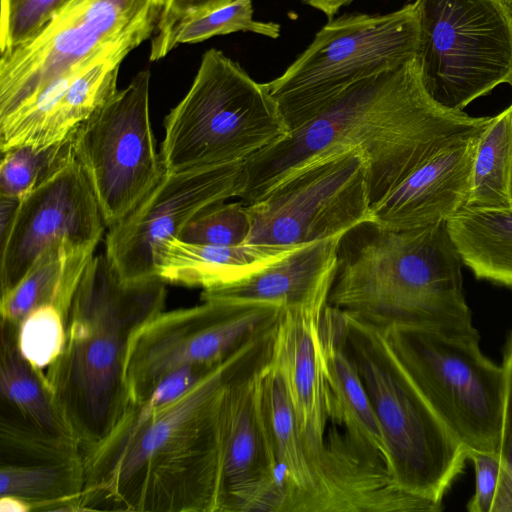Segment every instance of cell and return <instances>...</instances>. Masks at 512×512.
Returning <instances> with one entry per match:
<instances>
[{"label":"cell","instance_id":"9c48e42d","mask_svg":"<svg viewBox=\"0 0 512 512\" xmlns=\"http://www.w3.org/2000/svg\"><path fill=\"white\" fill-rule=\"evenodd\" d=\"M163 0H69L39 32L0 54V119L74 67L154 35Z\"/></svg>","mask_w":512,"mask_h":512},{"label":"cell","instance_id":"f1b7e54d","mask_svg":"<svg viewBox=\"0 0 512 512\" xmlns=\"http://www.w3.org/2000/svg\"><path fill=\"white\" fill-rule=\"evenodd\" d=\"M0 447L9 463L59 464L83 459L73 436L39 428L8 410L0 418Z\"/></svg>","mask_w":512,"mask_h":512},{"label":"cell","instance_id":"ba28073f","mask_svg":"<svg viewBox=\"0 0 512 512\" xmlns=\"http://www.w3.org/2000/svg\"><path fill=\"white\" fill-rule=\"evenodd\" d=\"M422 84L453 111L512 86V9L505 0H414Z\"/></svg>","mask_w":512,"mask_h":512},{"label":"cell","instance_id":"e0dca14e","mask_svg":"<svg viewBox=\"0 0 512 512\" xmlns=\"http://www.w3.org/2000/svg\"><path fill=\"white\" fill-rule=\"evenodd\" d=\"M105 226L92 187L74 158L20 200L12 227L1 242V294L13 288L56 243L96 248Z\"/></svg>","mask_w":512,"mask_h":512},{"label":"cell","instance_id":"7c38bea8","mask_svg":"<svg viewBox=\"0 0 512 512\" xmlns=\"http://www.w3.org/2000/svg\"><path fill=\"white\" fill-rule=\"evenodd\" d=\"M247 208L251 220L247 244L296 248L340 238L372 219L367 155L351 148L318 158Z\"/></svg>","mask_w":512,"mask_h":512},{"label":"cell","instance_id":"83f0119b","mask_svg":"<svg viewBox=\"0 0 512 512\" xmlns=\"http://www.w3.org/2000/svg\"><path fill=\"white\" fill-rule=\"evenodd\" d=\"M512 103L479 137L472 168L471 190L465 208L512 207Z\"/></svg>","mask_w":512,"mask_h":512},{"label":"cell","instance_id":"277c9868","mask_svg":"<svg viewBox=\"0 0 512 512\" xmlns=\"http://www.w3.org/2000/svg\"><path fill=\"white\" fill-rule=\"evenodd\" d=\"M166 282L125 281L105 252L93 256L74 294L59 358L44 372L82 456L102 442L132 404L124 379L133 334L160 312Z\"/></svg>","mask_w":512,"mask_h":512},{"label":"cell","instance_id":"9a60e30c","mask_svg":"<svg viewBox=\"0 0 512 512\" xmlns=\"http://www.w3.org/2000/svg\"><path fill=\"white\" fill-rule=\"evenodd\" d=\"M243 162L165 173L122 221L109 227L105 254L125 281L156 275L153 249L207 208L239 197Z\"/></svg>","mask_w":512,"mask_h":512},{"label":"cell","instance_id":"d590c367","mask_svg":"<svg viewBox=\"0 0 512 512\" xmlns=\"http://www.w3.org/2000/svg\"><path fill=\"white\" fill-rule=\"evenodd\" d=\"M468 460L475 467V494L467 504L469 512H491L501 470L500 455L469 451Z\"/></svg>","mask_w":512,"mask_h":512},{"label":"cell","instance_id":"74e56055","mask_svg":"<svg viewBox=\"0 0 512 512\" xmlns=\"http://www.w3.org/2000/svg\"><path fill=\"white\" fill-rule=\"evenodd\" d=\"M491 512H512V473L502 465Z\"/></svg>","mask_w":512,"mask_h":512},{"label":"cell","instance_id":"8992f818","mask_svg":"<svg viewBox=\"0 0 512 512\" xmlns=\"http://www.w3.org/2000/svg\"><path fill=\"white\" fill-rule=\"evenodd\" d=\"M165 173L246 161L288 133L264 83L222 51L207 50L184 98L164 120Z\"/></svg>","mask_w":512,"mask_h":512},{"label":"cell","instance_id":"ac0fdd59","mask_svg":"<svg viewBox=\"0 0 512 512\" xmlns=\"http://www.w3.org/2000/svg\"><path fill=\"white\" fill-rule=\"evenodd\" d=\"M119 48L57 77L33 98L0 119V151L26 146L41 150L69 140L118 90Z\"/></svg>","mask_w":512,"mask_h":512},{"label":"cell","instance_id":"52a82bcc","mask_svg":"<svg viewBox=\"0 0 512 512\" xmlns=\"http://www.w3.org/2000/svg\"><path fill=\"white\" fill-rule=\"evenodd\" d=\"M414 2L388 14L351 13L330 19L277 78L264 83L288 132L349 85L417 57Z\"/></svg>","mask_w":512,"mask_h":512},{"label":"cell","instance_id":"ffe728a7","mask_svg":"<svg viewBox=\"0 0 512 512\" xmlns=\"http://www.w3.org/2000/svg\"><path fill=\"white\" fill-rule=\"evenodd\" d=\"M340 238L300 246L246 277L203 289L201 299L271 303L286 309L328 302Z\"/></svg>","mask_w":512,"mask_h":512},{"label":"cell","instance_id":"4316f807","mask_svg":"<svg viewBox=\"0 0 512 512\" xmlns=\"http://www.w3.org/2000/svg\"><path fill=\"white\" fill-rule=\"evenodd\" d=\"M83 459L59 464L1 462L0 496L29 504L31 511H79Z\"/></svg>","mask_w":512,"mask_h":512},{"label":"cell","instance_id":"3957f363","mask_svg":"<svg viewBox=\"0 0 512 512\" xmlns=\"http://www.w3.org/2000/svg\"><path fill=\"white\" fill-rule=\"evenodd\" d=\"M446 221L411 229L373 219L342 235L328 305L379 330L416 327L480 341Z\"/></svg>","mask_w":512,"mask_h":512},{"label":"cell","instance_id":"e575fe53","mask_svg":"<svg viewBox=\"0 0 512 512\" xmlns=\"http://www.w3.org/2000/svg\"><path fill=\"white\" fill-rule=\"evenodd\" d=\"M234 0H163L160 19L152 36L150 60H160V53L172 29L185 19L223 7Z\"/></svg>","mask_w":512,"mask_h":512},{"label":"cell","instance_id":"2e32d148","mask_svg":"<svg viewBox=\"0 0 512 512\" xmlns=\"http://www.w3.org/2000/svg\"><path fill=\"white\" fill-rule=\"evenodd\" d=\"M267 362L237 376L225 392L220 512L284 510L282 478L263 400Z\"/></svg>","mask_w":512,"mask_h":512},{"label":"cell","instance_id":"5bb4252c","mask_svg":"<svg viewBox=\"0 0 512 512\" xmlns=\"http://www.w3.org/2000/svg\"><path fill=\"white\" fill-rule=\"evenodd\" d=\"M327 302L286 309L277 324L271 359L280 370L295 414L300 440L315 472L323 511L343 506L351 485L332 439V393L319 346L320 319Z\"/></svg>","mask_w":512,"mask_h":512},{"label":"cell","instance_id":"30bf717a","mask_svg":"<svg viewBox=\"0 0 512 512\" xmlns=\"http://www.w3.org/2000/svg\"><path fill=\"white\" fill-rule=\"evenodd\" d=\"M382 331V330H381ZM424 398L467 451L500 455L504 375L480 341L394 326L382 331Z\"/></svg>","mask_w":512,"mask_h":512},{"label":"cell","instance_id":"4dcf8cb0","mask_svg":"<svg viewBox=\"0 0 512 512\" xmlns=\"http://www.w3.org/2000/svg\"><path fill=\"white\" fill-rule=\"evenodd\" d=\"M1 154L0 195L19 200L75 158L72 137L41 150L20 146Z\"/></svg>","mask_w":512,"mask_h":512},{"label":"cell","instance_id":"b9f144b4","mask_svg":"<svg viewBox=\"0 0 512 512\" xmlns=\"http://www.w3.org/2000/svg\"><path fill=\"white\" fill-rule=\"evenodd\" d=\"M505 1L509 4V6H510V7H511V9H512V0H505Z\"/></svg>","mask_w":512,"mask_h":512},{"label":"cell","instance_id":"60d3db41","mask_svg":"<svg viewBox=\"0 0 512 512\" xmlns=\"http://www.w3.org/2000/svg\"><path fill=\"white\" fill-rule=\"evenodd\" d=\"M31 511L29 504L25 501L10 495L0 496V512H28Z\"/></svg>","mask_w":512,"mask_h":512},{"label":"cell","instance_id":"603a6c76","mask_svg":"<svg viewBox=\"0 0 512 512\" xmlns=\"http://www.w3.org/2000/svg\"><path fill=\"white\" fill-rule=\"evenodd\" d=\"M263 400L282 478L283 512H320L317 478L301 443L283 376L271 356L263 372Z\"/></svg>","mask_w":512,"mask_h":512},{"label":"cell","instance_id":"836d02e7","mask_svg":"<svg viewBox=\"0 0 512 512\" xmlns=\"http://www.w3.org/2000/svg\"><path fill=\"white\" fill-rule=\"evenodd\" d=\"M69 0H1L0 54L26 42Z\"/></svg>","mask_w":512,"mask_h":512},{"label":"cell","instance_id":"1f68e13d","mask_svg":"<svg viewBox=\"0 0 512 512\" xmlns=\"http://www.w3.org/2000/svg\"><path fill=\"white\" fill-rule=\"evenodd\" d=\"M16 340L22 357L35 370L44 373L64 349L65 317L54 305L40 306L20 321Z\"/></svg>","mask_w":512,"mask_h":512},{"label":"cell","instance_id":"8fae6325","mask_svg":"<svg viewBox=\"0 0 512 512\" xmlns=\"http://www.w3.org/2000/svg\"><path fill=\"white\" fill-rule=\"evenodd\" d=\"M285 307L220 299L162 311L128 345L124 379L132 405L144 401L173 372L213 368L277 325Z\"/></svg>","mask_w":512,"mask_h":512},{"label":"cell","instance_id":"d6a6232c","mask_svg":"<svg viewBox=\"0 0 512 512\" xmlns=\"http://www.w3.org/2000/svg\"><path fill=\"white\" fill-rule=\"evenodd\" d=\"M251 220L247 205L239 202L218 203L193 218L178 239L200 245L232 246L244 244Z\"/></svg>","mask_w":512,"mask_h":512},{"label":"cell","instance_id":"d6986e66","mask_svg":"<svg viewBox=\"0 0 512 512\" xmlns=\"http://www.w3.org/2000/svg\"><path fill=\"white\" fill-rule=\"evenodd\" d=\"M480 136L456 140L425 159L372 210V219L411 229L446 221L464 209Z\"/></svg>","mask_w":512,"mask_h":512},{"label":"cell","instance_id":"5b68a950","mask_svg":"<svg viewBox=\"0 0 512 512\" xmlns=\"http://www.w3.org/2000/svg\"><path fill=\"white\" fill-rule=\"evenodd\" d=\"M334 310L345 349L383 431L392 482L404 492L442 502L464 470L467 449L424 398L383 332Z\"/></svg>","mask_w":512,"mask_h":512},{"label":"cell","instance_id":"f35d334b","mask_svg":"<svg viewBox=\"0 0 512 512\" xmlns=\"http://www.w3.org/2000/svg\"><path fill=\"white\" fill-rule=\"evenodd\" d=\"M20 200L0 195V238L1 242L8 235L14 222Z\"/></svg>","mask_w":512,"mask_h":512},{"label":"cell","instance_id":"4fadbf2b","mask_svg":"<svg viewBox=\"0 0 512 512\" xmlns=\"http://www.w3.org/2000/svg\"><path fill=\"white\" fill-rule=\"evenodd\" d=\"M150 71L117 90L72 136L106 226L122 221L165 174L149 110Z\"/></svg>","mask_w":512,"mask_h":512},{"label":"cell","instance_id":"d4e9b609","mask_svg":"<svg viewBox=\"0 0 512 512\" xmlns=\"http://www.w3.org/2000/svg\"><path fill=\"white\" fill-rule=\"evenodd\" d=\"M446 225L463 265L477 279L512 288V207L464 208Z\"/></svg>","mask_w":512,"mask_h":512},{"label":"cell","instance_id":"ab89813d","mask_svg":"<svg viewBox=\"0 0 512 512\" xmlns=\"http://www.w3.org/2000/svg\"><path fill=\"white\" fill-rule=\"evenodd\" d=\"M304 4L309 5L322 13L328 19H333L340 8L353 2L354 0H301Z\"/></svg>","mask_w":512,"mask_h":512},{"label":"cell","instance_id":"f546056e","mask_svg":"<svg viewBox=\"0 0 512 512\" xmlns=\"http://www.w3.org/2000/svg\"><path fill=\"white\" fill-rule=\"evenodd\" d=\"M253 12L252 0H234L223 7L183 20L170 32L160 59L180 44L198 43L218 35L252 32L272 39L280 36L279 24L255 20Z\"/></svg>","mask_w":512,"mask_h":512},{"label":"cell","instance_id":"7a4b0ae2","mask_svg":"<svg viewBox=\"0 0 512 512\" xmlns=\"http://www.w3.org/2000/svg\"><path fill=\"white\" fill-rule=\"evenodd\" d=\"M492 118L437 104L422 84L416 57L349 85L249 157L238 198L249 205L302 166L360 148L368 158L373 210L425 159L456 140L481 135Z\"/></svg>","mask_w":512,"mask_h":512},{"label":"cell","instance_id":"cb8c5ba5","mask_svg":"<svg viewBox=\"0 0 512 512\" xmlns=\"http://www.w3.org/2000/svg\"><path fill=\"white\" fill-rule=\"evenodd\" d=\"M95 249L69 241L46 249L19 282L1 294V322L18 326L26 315L43 305L56 306L66 320L78 284Z\"/></svg>","mask_w":512,"mask_h":512},{"label":"cell","instance_id":"6da1fadb","mask_svg":"<svg viewBox=\"0 0 512 512\" xmlns=\"http://www.w3.org/2000/svg\"><path fill=\"white\" fill-rule=\"evenodd\" d=\"M276 326L179 396L169 379L83 454L79 511L220 512L226 388L271 356Z\"/></svg>","mask_w":512,"mask_h":512},{"label":"cell","instance_id":"8d00e7d4","mask_svg":"<svg viewBox=\"0 0 512 512\" xmlns=\"http://www.w3.org/2000/svg\"><path fill=\"white\" fill-rule=\"evenodd\" d=\"M501 367L504 375V415L500 460L502 466L512 473V331L506 341Z\"/></svg>","mask_w":512,"mask_h":512},{"label":"cell","instance_id":"7bdbcfd3","mask_svg":"<svg viewBox=\"0 0 512 512\" xmlns=\"http://www.w3.org/2000/svg\"><path fill=\"white\" fill-rule=\"evenodd\" d=\"M511 194H512V185H511Z\"/></svg>","mask_w":512,"mask_h":512},{"label":"cell","instance_id":"484cf974","mask_svg":"<svg viewBox=\"0 0 512 512\" xmlns=\"http://www.w3.org/2000/svg\"><path fill=\"white\" fill-rule=\"evenodd\" d=\"M16 335V325L1 322L0 394L2 402L12 412L39 428L73 436L57 409L44 373L35 370L20 354Z\"/></svg>","mask_w":512,"mask_h":512},{"label":"cell","instance_id":"44dd1931","mask_svg":"<svg viewBox=\"0 0 512 512\" xmlns=\"http://www.w3.org/2000/svg\"><path fill=\"white\" fill-rule=\"evenodd\" d=\"M296 248L200 245L170 237L154 247L153 262L156 275L166 283L206 289L246 277Z\"/></svg>","mask_w":512,"mask_h":512},{"label":"cell","instance_id":"7402d4cb","mask_svg":"<svg viewBox=\"0 0 512 512\" xmlns=\"http://www.w3.org/2000/svg\"><path fill=\"white\" fill-rule=\"evenodd\" d=\"M319 346L332 392L335 423L387 467L389 453L383 431L356 366L345 349L335 310L329 305L320 319Z\"/></svg>","mask_w":512,"mask_h":512}]
</instances>
